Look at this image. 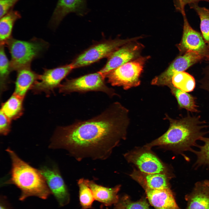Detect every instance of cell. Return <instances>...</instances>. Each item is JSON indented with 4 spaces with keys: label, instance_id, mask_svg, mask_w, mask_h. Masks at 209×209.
I'll return each mask as SVG.
<instances>
[{
    "label": "cell",
    "instance_id": "6da1fadb",
    "mask_svg": "<svg viewBox=\"0 0 209 209\" xmlns=\"http://www.w3.org/2000/svg\"><path fill=\"white\" fill-rule=\"evenodd\" d=\"M127 111L115 102L94 118L59 127L49 147L64 149L78 161L86 158L105 160L126 137Z\"/></svg>",
    "mask_w": 209,
    "mask_h": 209
},
{
    "label": "cell",
    "instance_id": "7a4b0ae2",
    "mask_svg": "<svg viewBox=\"0 0 209 209\" xmlns=\"http://www.w3.org/2000/svg\"><path fill=\"white\" fill-rule=\"evenodd\" d=\"M170 122L167 130L160 137L145 146L151 149L154 146H160L180 154L187 160L185 152L191 151L193 146L197 147V142L200 140L209 131L203 130L208 126L202 120L200 116H193L189 113L187 116L178 119L167 116Z\"/></svg>",
    "mask_w": 209,
    "mask_h": 209
},
{
    "label": "cell",
    "instance_id": "3957f363",
    "mask_svg": "<svg viewBox=\"0 0 209 209\" xmlns=\"http://www.w3.org/2000/svg\"><path fill=\"white\" fill-rule=\"evenodd\" d=\"M6 151L11 159V168L9 177L2 185L13 184L19 188L21 201L31 196L46 199L51 193L39 170L22 160L9 148Z\"/></svg>",
    "mask_w": 209,
    "mask_h": 209
},
{
    "label": "cell",
    "instance_id": "277c9868",
    "mask_svg": "<svg viewBox=\"0 0 209 209\" xmlns=\"http://www.w3.org/2000/svg\"><path fill=\"white\" fill-rule=\"evenodd\" d=\"M6 44L11 55V71L30 67L32 61L44 51L48 45L44 41L37 39L26 41L12 37L8 40Z\"/></svg>",
    "mask_w": 209,
    "mask_h": 209
},
{
    "label": "cell",
    "instance_id": "5b68a950",
    "mask_svg": "<svg viewBox=\"0 0 209 209\" xmlns=\"http://www.w3.org/2000/svg\"><path fill=\"white\" fill-rule=\"evenodd\" d=\"M148 57H140L111 71L107 75L108 82L113 86H122L125 90L137 87Z\"/></svg>",
    "mask_w": 209,
    "mask_h": 209
},
{
    "label": "cell",
    "instance_id": "8992f818",
    "mask_svg": "<svg viewBox=\"0 0 209 209\" xmlns=\"http://www.w3.org/2000/svg\"><path fill=\"white\" fill-rule=\"evenodd\" d=\"M128 162L134 164L140 171L147 174H163L173 175L171 170L154 153L144 146L124 155Z\"/></svg>",
    "mask_w": 209,
    "mask_h": 209
},
{
    "label": "cell",
    "instance_id": "52a82bcc",
    "mask_svg": "<svg viewBox=\"0 0 209 209\" xmlns=\"http://www.w3.org/2000/svg\"><path fill=\"white\" fill-rule=\"evenodd\" d=\"M105 79L99 72L86 75L75 79L67 80L59 87V92L64 94L74 92L83 93L101 91L110 97L115 95L114 90L106 84Z\"/></svg>",
    "mask_w": 209,
    "mask_h": 209
},
{
    "label": "cell",
    "instance_id": "ba28073f",
    "mask_svg": "<svg viewBox=\"0 0 209 209\" xmlns=\"http://www.w3.org/2000/svg\"><path fill=\"white\" fill-rule=\"evenodd\" d=\"M139 38L116 39L100 43L80 54L71 64L73 69L89 65L102 58L109 57L120 46L134 41Z\"/></svg>",
    "mask_w": 209,
    "mask_h": 209
},
{
    "label": "cell",
    "instance_id": "9c48e42d",
    "mask_svg": "<svg viewBox=\"0 0 209 209\" xmlns=\"http://www.w3.org/2000/svg\"><path fill=\"white\" fill-rule=\"evenodd\" d=\"M205 57L197 52L189 51L183 55L177 57L167 69L161 74L155 77L151 84L158 86H168L172 84V78L176 73L184 71L194 64L202 60Z\"/></svg>",
    "mask_w": 209,
    "mask_h": 209
},
{
    "label": "cell",
    "instance_id": "30bf717a",
    "mask_svg": "<svg viewBox=\"0 0 209 209\" xmlns=\"http://www.w3.org/2000/svg\"><path fill=\"white\" fill-rule=\"evenodd\" d=\"M39 170L60 206H63L67 204L70 200L69 194L58 167L55 165H43Z\"/></svg>",
    "mask_w": 209,
    "mask_h": 209
},
{
    "label": "cell",
    "instance_id": "8fae6325",
    "mask_svg": "<svg viewBox=\"0 0 209 209\" xmlns=\"http://www.w3.org/2000/svg\"><path fill=\"white\" fill-rule=\"evenodd\" d=\"M74 69L71 63L52 69H45L31 89L35 94L44 92L49 95L59 88L62 80Z\"/></svg>",
    "mask_w": 209,
    "mask_h": 209
},
{
    "label": "cell",
    "instance_id": "7c38bea8",
    "mask_svg": "<svg viewBox=\"0 0 209 209\" xmlns=\"http://www.w3.org/2000/svg\"><path fill=\"white\" fill-rule=\"evenodd\" d=\"M183 19V31L180 43L177 47L181 53L191 51L203 55L209 60V51L201 35L194 30L189 24L185 12L182 13Z\"/></svg>",
    "mask_w": 209,
    "mask_h": 209
},
{
    "label": "cell",
    "instance_id": "4fadbf2b",
    "mask_svg": "<svg viewBox=\"0 0 209 209\" xmlns=\"http://www.w3.org/2000/svg\"><path fill=\"white\" fill-rule=\"evenodd\" d=\"M132 42L120 47L109 57L105 66L98 71L104 78L111 71L138 57L143 46L138 43Z\"/></svg>",
    "mask_w": 209,
    "mask_h": 209
},
{
    "label": "cell",
    "instance_id": "5bb4252c",
    "mask_svg": "<svg viewBox=\"0 0 209 209\" xmlns=\"http://www.w3.org/2000/svg\"><path fill=\"white\" fill-rule=\"evenodd\" d=\"M89 11L87 0H58L50 21L53 27L57 26L67 15L73 13L82 16Z\"/></svg>",
    "mask_w": 209,
    "mask_h": 209
},
{
    "label": "cell",
    "instance_id": "9a60e30c",
    "mask_svg": "<svg viewBox=\"0 0 209 209\" xmlns=\"http://www.w3.org/2000/svg\"><path fill=\"white\" fill-rule=\"evenodd\" d=\"M130 176L145 189H164L170 188L169 181L174 175L163 174H147L135 169L130 174Z\"/></svg>",
    "mask_w": 209,
    "mask_h": 209
},
{
    "label": "cell",
    "instance_id": "2e32d148",
    "mask_svg": "<svg viewBox=\"0 0 209 209\" xmlns=\"http://www.w3.org/2000/svg\"><path fill=\"white\" fill-rule=\"evenodd\" d=\"M185 198L187 202L186 209H209V180L196 183Z\"/></svg>",
    "mask_w": 209,
    "mask_h": 209
},
{
    "label": "cell",
    "instance_id": "e0dca14e",
    "mask_svg": "<svg viewBox=\"0 0 209 209\" xmlns=\"http://www.w3.org/2000/svg\"><path fill=\"white\" fill-rule=\"evenodd\" d=\"M144 190L149 203L156 209H180L170 188Z\"/></svg>",
    "mask_w": 209,
    "mask_h": 209
},
{
    "label": "cell",
    "instance_id": "ac0fdd59",
    "mask_svg": "<svg viewBox=\"0 0 209 209\" xmlns=\"http://www.w3.org/2000/svg\"><path fill=\"white\" fill-rule=\"evenodd\" d=\"M86 181L92 190L95 199L106 206L116 204L119 199L118 193L121 185L109 188L98 185L93 181L85 179Z\"/></svg>",
    "mask_w": 209,
    "mask_h": 209
},
{
    "label": "cell",
    "instance_id": "d6986e66",
    "mask_svg": "<svg viewBox=\"0 0 209 209\" xmlns=\"http://www.w3.org/2000/svg\"><path fill=\"white\" fill-rule=\"evenodd\" d=\"M39 75L33 71L30 67L21 69L17 71L14 93L25 97L28 91L32 89L39 78Z\"/></svg>",
    "mask_w": 209,
    "mask_h": 209
},
{
    "label": "cell",
    "instance_id": "ffe728a7",
    "mask_svg": "<svg viewBox=\"0 0 209 209\" xmlns=\"http://www.w3.org/2000/svg\"><path fill=\"white\" fill-rule=\"evenodd\" d=\"M21 17L19 11L12 9L0 18V45H5L12 37L11 35L14 24L16 21Z\"/></svg>",
    "mask_w": 209,
    "mask_h": 209
},
{
    "label": "cell",
    "instance_id": "44dd1931",
    "mask_svg": "<svg viewBox=\"0 0 209 209\" xmlns=\"http://www.w3.org/2000/svg\"><path fill=\"white\" fill-rule=\"evenodd\" d=\"M168 87L170 88L172 94L176 98L180 109H184L191 112H199L195 97L174 86L172 84Z\"/></svg>",
    "mask_w": 209,
    "mask_h": 209
},
{
    "label": "cell",
    "instance_id": "7402d4cb",
    "mask_svg": "<svg viewBox=\"0 0 209 209\" xmlns=\"http://www.w3.org/2000/svg\"><path fill=\"white\" fill-rule=\"evenodd\" d=\"M24 98L14 93L6 102L2 104L1 110L11 120L19 118L23 113Z\"/></svg>",
    "mask_w": 209,
    "mask_h": 209
},
{
    "label": "cell",
    "instance_id": "603a6c76",
    "mask_svg": "<svg viewBox=\"0 0 209 209\" xmlns=\"http://www.w3.org/2000/svg\"><path fill=\"white\" fill-rule=\"evenodd\" d=\"M12 71L10 62L6 55L4 45L0 47V84L1 93L7 88L9 82V75Z\"/></svg>",
    "mask_w": 209,
    "mask_h": 209
},
{
    "label": "cell",
    "instance_id": "cb8c5ba5",
    "mask_svg": "<svg viewBox=\"0 0 209 209\" xmlns=\"http://www.w3.org/2000/svg\"><path fill=\"white\" fill-rule=\"evenodd\" d=\"M197 12L200 19V27L203 37L209 51V10L199 6L197 3L189 5Z\"/></svg>",
    "mask_w": 209,
    "mask_h": 209
},
{
    "label": "cell",
    "instance_id": "d4e9b609",
    "mask_svg": "<svg viewBox=\"0 0 209 209\" xmlns=\"http://www.w3.org/2000/svg\"><path fill=\"white\" fill-rule=\"evenodd\" d=\"M79 188V198L82 209L91 208L95 198L91 189L87 184L85 179L81 178L78 181Z\"/></svg>",
    "mask_w": 209,
    "mask_h": 209
},
{
    "label": "cell",
    "instance_id": "484cf974",
    "mask_svg": "<svg viewBox=\"0 0 209 209\" xmlns=\"http://www.w3.org/2000/svg\"><path fill=\"white\" fill-rule=\"evenodd\" d=\"M172 82L174 86L187 92L192 91L195 85L193 77L184 71L177 72L174 74Z\"/></svg>",
    "mask_w": 209,
    "mask_h": 209
},
{
    "label": "cell",
    "instance_id": "4316f807",
    "mask_svg": "<svg viewBox=\"0 0 209 209\" xmlns=\"http://www.w3.org/2000/svg\"><path fill=\"white\" fill-rule=\"evenodd\" d=\"M203 143L202 145H198L197 151L192 149L191 152L195 154L197 160L194 166L197 167L201 166H207L209 167V138L202 137L200 139Z\"/></svg>",
    "mask_w": 209,
    "mask_h": 209
},
{
    "label": "cell",
    "instance_id": "83f0119b",
    "mask_svg": "<svg viewBox=\"0 0 209 209\" xmlns=\"http://www.w3.org/2000/svg\"><path fill=\"white\" fill-rule=\"evenodd\" d=\"M115 207L117 209H149V204L145 199L132 201L126 196L119 199Z\"/></svg>",
    "mask_w": 209,
    "mask_h": 209
},
{
    "label": "cell",
    "instance_id": "f1b7e54d",
    "mask_svg": "<svg viewBox=\"0 0 209 209\" xmlns=\"http://www.w3.org/2000/svg\"><path fill=\"white\" fill-rule=\"evenodd\" d=\"M11 120L1 111L0 112V133L5 136L10 132L11 129Z\"/></svg>",
    "mask_w": 209,
    "mask_h": 209
},
{
    "label": "cell",
    "instance_id": "f546056e",
    "mask_svg": "<svg viewBox=\"0 0 209 209\" xmlns=\"http://www.w3.org/2000/svg\"><path fill=\"white\" fill-rule=\"evenodd\" d=\"M19 0H0V16L1 18L12 9Z\"/></svg>",
    "mask_w": 209,
    "mask_h": 209
},
{
    "label": "cell",
    "instance_id": "4dcf8cb0",
    "mask_svg": "<svg viewBox=\"0 0 209 209\" xmlns=\"http://www.w3.org/2000/svg\"><path fill=\"white\" fill-rule=\"evenodd\" d=\"M174 5L176 10L182 13L184 12L185 6L194 3H196L200 1H204L209 2V0H173Z\"/></svg>",
    "mask_w": 209,
    "mask_h": 209
},
{
    "label": "cell",
    "instance_id": "1f68e13d",
    "mask_svg": "<svg viewBox=\"0 0 209 209\" xmlns=\"http://www.w3.org/2000/svg\"><path fill=\"white\" fill-rule=\"evenodd\" d=\"M203 86L205 91L209 93V64L207 67L204 73Z\"/></svg>",
    "mask_w": 209,
    "mask_h": 209
},
{
    "label": "cell",
    "instance_id": "d6a6232c",
    "mask_svg": "<svg viewBox=\"0 0 209 209\" xmlns=\"http://www.w3.org/2000/svg\"><path fill=\"white\" fill-rule=\"evenodd\" d=\"M0 209H9V207L8 205L6 204V203L3 200L1 201Z\"/></svg>",
    "mask_w": 209,
    "mask_h": 209
},
{
    "label": "cell",
    "instance_id": "836d02e7",
    "mask_svg": "<svg viewBox=\"0 0 209 209\" xmlns=\"http://www.w3.org/2000/svg\"><path fill=\"white\" fill-rule=\"evenodd\" d=\"M114 209H117L115 207Z\"/></svg>",
    "mask_w": 209,
    "mask_h": 209
}]
</instances>
